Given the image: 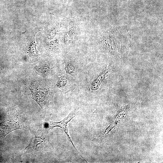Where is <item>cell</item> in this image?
Instances as JSON below:
<instances>
[{
    "instance_id": "cell-1",
    "label": "cell",
    "mask_w": 163,
    "mask_h": 163,
    "mask_svg": "<svg viewBox=\"0 0 163 163\" xmlns=\"http://www.w3.org/2000/svg\"><path fill=\"white\" fill-rule=\"evenodd\" d=\"M78 113V109H76L71 112L66 117L61 121L57 123H51L50 126V128H52L55 127H58L62 128L64 131L67 136L68 139L74 147V149L75 152L79 154L82 158L84 159V158H83L82 155L78 151L73 144L71 137L69 135L67 128V124L74 117L76 116L77 115Z\"/></svg>"
},
{
    "instance_id": "cell-2",
    "label": "cell",
    "mask_w": 163,
    "mask_h": 163,
    "mask_svg": "<svg viewBox=\"0 0 163 163\" xmlns=\"http://www.w3.org/2000/svg\"><path fill=\"white\" fill-rule=\"evenodd\" d=\"M65 69L67 73L71 74L74 72L75 70L74 64L72 62H69L66 65Z\"/></svg>"
},
{
    "instance_id": "cell-3",
    "label": "cell",
    "mask_w": 163,
    "mask_h": 163,
    "mask_svg": "<svg viewBox=\"0 0 163 163\" xmlns=\"http://www.w3.org/2000/svg\"><path fill=\"white\" fill-rule=\"evenodd\" d=\"M59 82L60 85L62 87H65L67 83V80L63 78H62L59 80Z\"/></svg>"
}]
</instances>
